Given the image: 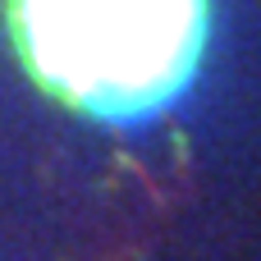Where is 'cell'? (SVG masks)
I'll return each mask as SVG.
<instances>
[{"instance_id":"6da1fadb","label":"cell","mask_w":261,"mask_h":261,"mask_svg":"<svg viewBox=\"0 0 261 261\" xmlns=\"http://www.w3.org/2000/svg\"><path fill=\"white\" fill-rule=\"evenodd\" d=\"M32 73L96 115L174 96L202 55L206 0H9Z\"/></svg>"}]
</instances>
